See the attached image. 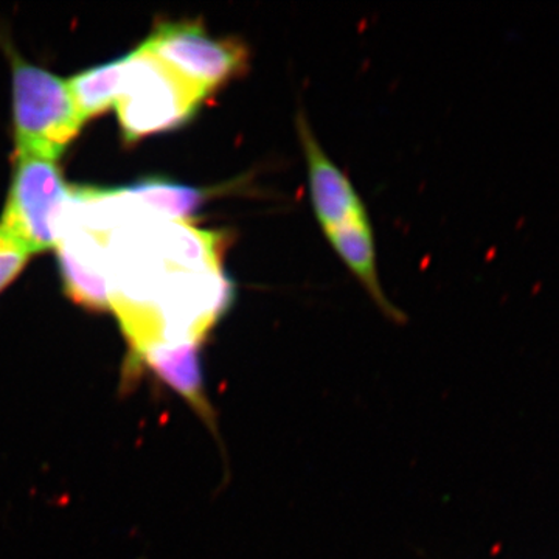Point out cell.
<instances>
[{
  "label": "cell",
  "mask_w": 559,
  "mask_h": 559,
  "mask_svg": "<svg viewBox=\"0 0 559 559\" xmlns=\"http://www.w3.org/2000/svg\"><path fill=\"white\" fill-rule=\"evenodd\" d=\"M154 215L173 221H186L216 193L212 189H197L173 180L150 178L120 189Z\"/></svg>",
  "instance_id": "9"
},
{
  "label": "cell",
  "mask_w": 559,
  "mask_h": 559,
  "mask_svg": "<svg viewBox=\"0 0 559 559\" xmlns=\"http://www.w3.org/2000/svg\"><path fill=\"white\" fill-rule=\"evenodd\" d=\"M58 159L16 151L13 182L0 229L31 253L57 248L72 191L62 179Z\"/></svg>",
  "instance_id": "2"
},
{
  "label": "cell",
  "mask_w": 559,
  "mask_h": 559,
  "mask_svg": "<svg viewBox=\"0 0 559 559\" xmlns=\"http://www.w3.org/2000/svg\"><path fill=\"white\" fill-rule=\"evenodd\" d=\"M337 255L345 261L349 271L359 278L364 288L377 301L381 310L393 318H400V312L389 304L388 297L382 293L380 278H378L377 257H374L373 234L369 216L364 215L353 218L341 226L325 230Z\"/></svg>",
  "instance_id": "8"
},
{
  "label": "cell",
  "mask_w": 559,
  "mask_h": 559,
  "mask_svg": "<svg viewBox=\"0 0 559 559\" xmlns=\"http://www.w3.org/2000/svg\"><path fill=\"white\" fill-rule=\"evenodd\" d=\"M14 135L17 151L58 159L79 134L80 116L69 84L13 55Z\"/></svg>",
  "instance_id": "3"
},
{
  "label": "cell",
  "mask_w": 559,
  "mask_h": 559,
  "mask_svg": "<svg viewBox=\"0 0 559 559\" xmlns=\"http://www.w3.org/2000/svg\"><path fill=\"white\" fill-rule=\"evenodd\" d=\"M297 127H299L305 157H307L312 207L323 230L333 229L349 219L367 215L359 194L353 189L347 176L334 165L329 154L319 145L304 114H300Z\"/></svg>",
  "instance_id": "6"
},
{
  "label": "cell",
  "mask_w": 559,
  "mask_h": 559,
  "mask_svg": "<svg viewBox=\"0 0 559 559\" xmlns=\"http://www.w3.org/2000/svg\"><path fill=\"white\" fill-rule=\"evenodd\" d=\"M209 97L151 51L128 55L116 109L127 142L173 130L189 121Z\"/></svg>",
  "instance_id": "1"
},
{
  "label": "cell",
  "mask_w": 559,
  "mask_h": 559,
  "mask_svg": "<svg viewBox=\"0 0 559 559\" xmlns=\"http://www.w3.org/2000/svg\"><path fill=\"white\" fill-rule=\"evenodd\" d=\"M142 47L209 95L248 61V50L240 43L210 38L200 22L162 24Z\"/></svg>",
  "instance_id": "4"
},
{
  "label": "cell",
  "mask_w": 559,
  "mask_h": 559,
  "mask_svg": "<svg viewBox=\"0 0 559 559\" xmlns=\"http://www.w3.org/2000/svg\"><path fill=\"white\" fill-rule=\"evenodd\" d=\"M201 345H154L143 349L135 358L128 359V373L146 366L165 385L179 393L191 409L198 412L205 423L212 421V409L202 381Z\"/></svg>",
  "instance_id": "7"
},
{
  "label": "cell",
  "mask_w": 559,
  "mask_h": 559,
  "mask_svg": "<svg viewBox=\"0 0 559 559\" xmlns=\"http://www.w3.org/2000/svg\"><path fill=\"white\" fill-rule=\"evenodd\" d=\"M124 60L127 57L97 66L69 81V90L84 121L105 114L116 105Z\"/></svg>",
  "instance_id": "10"
},
{
  "label": "cell",
  "mask_w": 559,
  "mask_h": 559,
  "mask_svg": "<svg viewBox=\"0 0 559 559\" xmlns=\"http://www.w3.org/2000/svg\"><path fill=\"white\" fill-rule=\"evenodd\" d=\"M31 255L20 241L0 229V290L5 289L21 274Z\"/></svg>",
  "instance_id": "11"
},
{
  "label": "cell",
  "mask_w": 559,
  "mask_h": 559,
  "mask_svg": "<svg viewBox=\"0 0 559 559\" xmlns=\"http://www.w3.org/2000/svg\"><path fill=\"white\" fill-rule=\"evenodd\" d=\"M57 250L66 296L86 310L110 311L105 234L62 223Z\"/></svg>",
  "instance_id": "5"
}]
</instances>
